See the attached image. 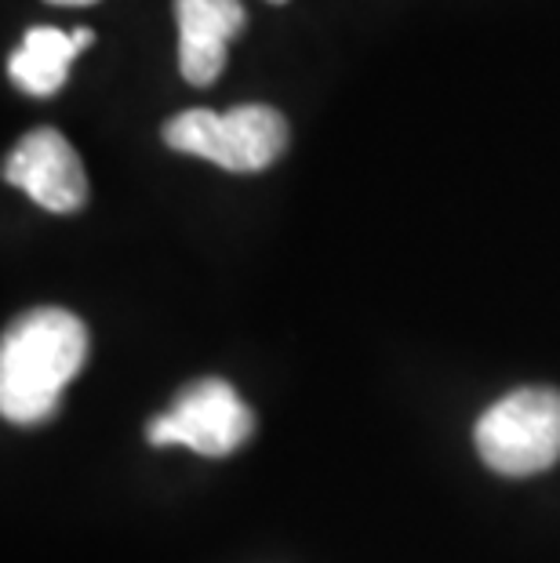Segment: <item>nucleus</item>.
Here are the masks:
<instances>
[{
	"label": "nucleus",
	"mask_w": 560,
	"mask_h": 563,
	"mask_svg": "<svg viewBox=\"0 0 560 563\" xmlns=\"http://www.w3.org/2000/svg\"><path fill=\"white\" fill-rule=\"evenodd\" d=\"M85 356L88 331L69 309L41 306L19 317L0 345V411L8 422H47Z\"/></svg>",
	"instance_id": "f257e3e1"
},
{
	"label": "nucleus",
	"mask_w": 560,
	"mask_h": 563,
	"mask_svg": "<svg viewBox=\"0 0 560 563\" xmlns=\"http://www.w3.org/2000/svg\"><path fill=\"white\" fill-rule=\"evenodd\" d=\"M164 142L175 153L200 157L226 172H262L288 146V121L273 106L248 102L233 110H186L164 124Z\"/></svg>",
	"instance_id": "f03ea898"
},
{
	"label": "nucleus",
	"mask_w": 560,
	"mask_h": 563,
	"mask_svg": "<svg viewBox=\"0 0 560 563\" xmlns=\"http://www.w3.org/2000/svg\"><path fill=\"white\" fill-rule=\"evenodd\" d=\"M476 451L503 476H539L560 462V393L517 389L476 422Z\"/></svg>",
	"instance_id": "7ed1b4c3"
},
{
	"label": "nucleus",
	"mask_w": 560,
	"mask_h": 563,
	"mask_svg": "<svg viewBox=\"0 0 560 563\" xmlns=\"http://www.w3.org/2000/svg\"><path fill=\"white\" fill-rule=\"evenodd\" d=\"M252 411L230 382L205 378L186 386L168 411L153 418L146 440L153 448H189L208 459H222L252 437Z\"/></svg>",
	"instance_id": "20e7f679"
},
{
	"label": "nucleus",
	"mask_w": 560,
	"mask_h": 563,
	"mask_svg": "<svg viewBox=\"0 0 560 563\" xmlns=\"http://www.w3.org/2000/svg\"><path fill=\"white\" fill-rule=\"evenodd\" d=\"M4 183L19 186L33 203H41L52 214H69L85 208L88 200L85 164L63 131L55 128H37L19 139V146L4 161Z\"/></svg>",
	"instance_id": "39448f33"
},
{
	"label": "nucleus",
	"mask_w": 560,
	"mask_h": 563,
	"mask_svg": "<svg viewBox=\"0 0 560 563\" xmlns=\"http://www.w3.org/2000/svg\"><path fill=\"white\" fill-rule=\"evenodd\" d=\"M178 69L194 88L216 84L226 69V44L244 30L241 0H175Z\"/></svg>",
	"instance_id": "423d86ee"
},
{
	"label": "nucleus",
	"mask_w": 560,
	"mask_h": 563,
	"mask_svg": "<svg viewBox=\"0 0 560 563\" xmlns=\"http://www.w3.org/2000/svg\"><path fill=\"white\" fill-rule=\"evenodd\" d=\"M95 41V33L88 26H80L74 33L55 30V26H33L22 37L19 52H11L8 58V77L19 84L26 95L47 99L66 84L69 63L77 58L80 47H88Z\"/></svg>",
	"instance_id": "0eeeda50"
},
{
	"label": "nucleus",
	"mask_w": 560,
	"mask_h": 563,
	"mask_svg": "<svg viewBox=\"0 0 560 563\" xmlns=\"http://www.w3.org/2000/svg\"><path fill=\"white\" fill-rule=\"evenodd\" d=\"M47 4H58V8H88L95 0H47Z\"/></svg>",
	"instance_id": "6e6552de"
},
{
	"label": "nucleus",
	"mask_w": 560,
	"mask_h": 563,
	"mask_svg": "<svg viewBox=\"0 0 560 563\" xmlns=\"http://www.w3.org/2000/svg\"><path fill=\"white\" fill-rule=\"evenodd\" d=\"M273 4H284V0H273Z\"/></svg>",
	"instance_id": "1a4fd4ad"
}]
</instances>
